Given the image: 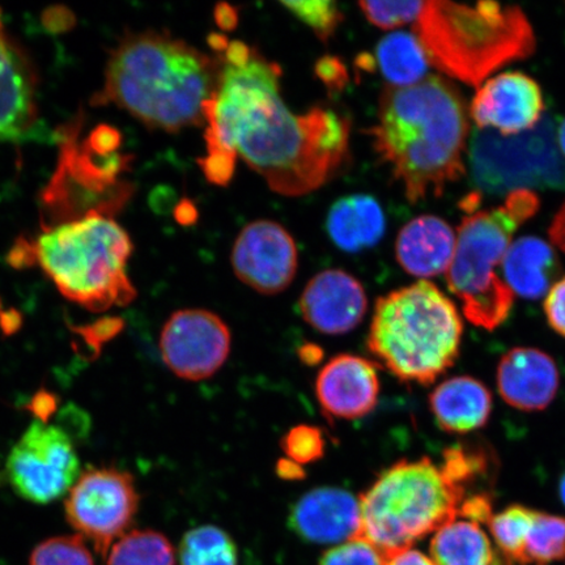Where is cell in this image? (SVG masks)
I'll list each match as a JSON object with an SVG mask.
<instances>
[{
  "label": "cell",
  "mask_w": 565,
  "mask_h": 565,
  "mask_svg": "<svg viewBox=\"0 0 565 565\" xmlns=\"http://www.w3.org/2000/svg\"><path fill=\"white\" fill-rule=\"evenodd\" d=\"M359 7L371 24L380 30L392 31L415 23L423 2H359Z\"/></svg>",
  "instance_id": "cell-32"
},
{
  "label": "cell",
  "mask_w": 565,
  "mask_h": 565,
  "mask_svg": "<svg viewBox=\"0 0 565 565\" xmlns=\"http://www.w3.org/2000/svg\"><path fill=\"white\" fill-rule=\"evenodd\" d=\"M54 399L52 395L41 393L34 398L33 413L39 416L42 422H46L49 415L53 413Z\"/></svg>",
  "instance_id": "cell-43"
},
{
  "label": "cell",
  "mask_w": 565,
  "mask_h": 565,
  "mask_svg": "<svg viewBox=\"0 0 565 565\" xmlns=\"http://www.w3.org/2000/svg\"><path fill=\"white\" fill-rule=\"evenodd\" d=\"M299 308L303 320L327 335L350 333L363 322L369 310L365 289L343 270H324L309 280Z\"/></svg>",
  "instance_id": "cell-15"
},
{
  "label": "cell",
  "mask_w": 565,
  "mask_h": 565,
  "mask_svg": "<svg viewBox=\"0 0 565 565\" xmlns=\"http://www.w3.org/2000/svg\"><path fill=\"white\" fill-rule=\"evenodd\" d=\"M551 244L565 253V202L557 210L548 228Z\"/></svg>",
  "instance_id": "cell-41"
},
{
  "label": "cell",
  "mask_w": 565,
  "mask_h": 565,
  "mask_svg": "<svg viewBox=\"0 0 565 565\" xmlns=\"http://www.w3.org/2000/svg\"><path fill=\"white\" fill-rule=\"evenodd\" d=\"M385 557L369 541L358 536L328 551L318 565H384Z\"/></svg>",
  "instance_id": "cell-34"
},
{
  "label": "cell",
  "mask_w": 565,
  "mask_h": 565,
  "mask_svg": "<svg viewBox=\"0 0 565 565\" xmlns=\"http://www.w3.org/2000/svg\"><path fill=\"white\" fill-rule=\"evenodd\" d=\"M132 250L121 225L97 211L56 225L35 242L42 270L66 299L90 312L136 299L137 289L127 275Z\"/></svg>",
  "instance_id": "cell-6"
},
{
  "label": "cell",
  "mask_w": 565,
  "mask_h": 565,
  "mask_svg": "<svg viewBox=\"0 0 565 565\" xmlns=\"http://www.w3.org/2000/svg\"><path fill=\"white\" fill-rule=\"evenodd\" d=\"M289 527L312 545H342L360 536L359 499L335 487H321L303 494L292 507Z\"/></svg>",
  "instance_id": "cell-17"
},
{
  "label": "cell",
  "mask_w": 565,
  "mask_h": 565,
  "mask_svg": "<svg viewBox=\"0 0 565 565\" xmlns=\"http://www.w3.org/2000/svg\"><path fill=\"white\" fill-rule=\"evenodd\" d=\"M221 53V76L204 105L206 179L227 186L242 159L273 192L300 196L328 183L348 160L351 124L316 106L298 115L281 98V68L242 41Z\"/></svg>",
  "instance_id": "cell-1"
},
{
  "label": "cell",
  "mask_w": 565,
  "mask_h": 565,
  "mask_svg": "<svg viewBox=\"0 0 565 565\" xmlns=\"http://www.w3.org/2000/svg\"><path fill=\"white\" fill-rule=\"evenodd\" d=\"M281 444L287 459L300 466L312 463L322 458L324 454V439L321 430L313 426H307V424L289 430Z\"/></svg>",
  "instance_id": "cell-33"
},
{
  "label": "cell",
  "mask_w": 565,
  "mask_h": 565,
  "mask_svg": "<svg viewBox=\"0 0 565 565\" xmlns=\"http://www.w3.org/2000/svg\"><path fill=\"white\" fill-rule=\"evenodd\" d=\"M139 493L130 472L90 469L76 480L65 501L66 520L106 557L136 519Z\"/></svg>",
  "instance_id": "cell-10"
},
{
  "label": "cell",
  "mask_w": 565,
  "mask_h": 565,
  "mask_svg": "<svg viewBox=\"0 0 565 565\" xmlns=\"http://www.w3.org/2000/svg\"><path fill=\"white\" fill-rule=\"evenodd\" d=\"M469 497L433 459L399 461L359 498L360 536L386 561L455 521Z\"/></svg>",
  "instance_id": "cell-7"
},
{
  "label": "cell",
  "mask_w": 565,
  "mask_h": 565,
  "mask_svg": "<svg viewBox=\"0 0 565 565\" xmlns=\"http://www.w3.org/2000/svg\"><path fill=\"white\" fill-rule=\"evenodd\" d=\"M0 317H2V329L6 331V334H12L13 331L20 328L21 317L17 310H11V312L0 315Z\"/></svg>",
  "instance_id": "cell-44"
},
{
  "label": "cell",
  "mask_w": 565,
  "mask_h": 565,
  "mask_svg": "<svg viewBox=\"0 0 565 565\" xmlns=\"http://www.w3.org/2000/svg\"><path fill=\"white\" fill-rule=\"evenodd\" d=\"M179 556L181 565H238L236 543L214 525L195 527L183 535Z\"/></svg>",
  "instance_id": "cell-27"
},
{
  "label": "cell",
  "mask_w": 565,
  "mask_h": 565,
  "mask_svg": "<svg viewBox=\"0 0 565 565\" xmlns=\"http://www.w3.org/2000/svg\"><path fill=\"white\" fill-rule=\"evenodd\" d=\"M469 164L472 182L484 193L501 195L530 189L565 192V160L551 116L514 137L475 130Z\"/></svg>",
  "instance_id": "cell-9"
},
{
  "label": "cell",
  "mask_w": 565,
  "mask_h": 565,
  "mask_svg": "<svg viewBox=\"0 0 565 565\" xmlns=\"http://www.w3.org/2000/svg\"><path fill=\"white\" fill-rule=\"evenodd\" d=\"M545 313L550 327L565 338V277L551 287L545 300Z\"/></svg>",
  "instance_id": "cell-35"
},
{
  "label": "cell",
  "mask_w": 565,
  "mask_h": 565,
  "mask_svg": "<svg viewBox=\"0 0 565 565\" xmlns=\"http://www.w3.org/2000/svg\"><path fill=\"white\" fill-rule=\"evenodd\" d=\"M38 119L32 71L6 39H0V140L25 136Z\"/></svg>",
  "instance_id": "cell-20"
},
{
  "label": "cell",
  "mask_w": 565,
  "mask_h": 565,
  "mask_svg": "<svg viewBox=\"0 0 565 565\" xmlns=\"http://www.w3.org/2000/svg\"><path fill=\"white\" fill-rule=\"evenodd\" d=\"M318 404L330 418L356 420L371 414L380 395L376 365L362 356L338 355L316 380Z\"/></svg>",
  "instance_id": "cell-16"
},
{
  "label": "cell",
  "mask_w": 565,
  "mask_h": 565,
  "mask_svg": "<svg viewBox=\"0 0 565 565\" xmlns=\"http://www.w3.org/2000/svg\"><path fill=\"white\" fill-rule=\"evenodd\" d=\"M565 556V519L536 512L526 540L524 565H548Z\"/></svg>",
  "instance_id": "cell-29"
},
{
  "label": "cell",
  "mask_w": 565,
  "mask_h": 565,
  "mask_svg": "<svg viewBox=\"0 0 565 565\" xmlns=\"http://www.w3.org/2000/svg\"><path fill=\"white\" fill-rule=\"evenodd\" d=\"M282 7L294 17L307 24L317 38L328 42L342 24L343 13L331 0H310V2H282Z\"/></svg>",
  "instance_id": "cell-31"
},
{
  "label": "cell",
  "mask_w": 565,
  "mask_h": 565,
  "mask_svg": "<svg viewBox=\"0 0 565 565\" xmlns=\"http://www.w3.org/2000/svg\"><path fill=\"white\" fill-rule=\"evenodd\" d=\"M222 62L169 33H129L111 53L97 104H116L150 129L204 125Z\"/></svg>",
  "instance_id": "cell-3"
},
{
  "label": "cell",
  "mask_w": 565,
  "mask_h": 565,
  "mask_svg": "<svg viewBox=\"0 0 565 565\" xmlns=\"http://www.w3.org/2000/svg\"><path fill=\"white\" fill-rule=\"evenodd\" d=\"M42 25L51 33H63L73 30L74 12L63 6H54L42 13Z\"/></svg>",
  "instance_id": "cell-38"
},
{
  "label": "cell",
  "mask_w": 565,
  "mask_h": 565,
  "mask_svg": "<svg viewBox=\"0 0 565 565\" xmlns=\"http://www.w3.org/2000/svg\"><path fill=\"white\" fill-rule=\"evenodd\" d=\"M6 476L20 498L34 504L53 503L79 479V457L65 430L33 422L7 458Z\"/></svg>",
  "instance_id": "cell-11"
},
{
  "label": "cell",
  "mask_w": 565,
  "mask_h": 565,
  "mask_svg": "<svg viewBox=\"0 0 565 565\" xmlns=\"http://www.w3.org/2000/svg\"><path fill=\"white\" fill-rule=\"evenodd\" d=\"M384 565H436L430 557L418 550H405L388 556Z\"/></svg>",
  "instance_id": "cell-40"
},
{
  "label": "cell",
  "mask_w": 565,
  "mask_h": 565,
  "mask_svg": "<svg viewBox=\"0 0 565 565\" xmlns=\"http://www.w3.org/2000/svg\"><path fill=\"white\" fill-rule=\"evenodd\" d=\"M376 66L391 87H409L427 77L429 62L414 33L385 35L376 49Z\"/></svg>",
  "instance_id": "cell-25"
},
{
  "label": "cell",
  "mask_w": 565,
  "mask_h": 565,
  "mask_svg": "<svg viewBox=\"0 0 565 565\" xmlns=\"http://www.w3.org/2000/svg\"><path fill=\"white\" fill-rule=\"evenodd\" d=\"M462 333L455 303L419 280L377 300L369 349L401 381L430 385L456 363Z\"/></svg>",
  "instance_id": "cell-5"
},
{
  "label": "cell",
  "mask_w": 565,
  "mask_h": 565,
  "mask_svg": "<svg viewBox=\"0 0 565 565\" xmlns=\"http://www.w3.org/2000/svg\"><path fill=\"white\" fill-rule=\"evenodd\" d=\"M232 335L221 317L204 309H183L169 317L160 334V353L177 377L214 376L230 356Z\"/></svg>",
  "instance_id": "cell-12"
},
{
  "label": "cell",
  "mask_w": 565,
  "mask_h": 565,
  "mask_svg": "<svg viewBox=\"0 0 565 565\" xmlns=\"http://www.w3.org/2000/svg\"><path fill=\"white\" fill-rule=\"evenodd\" d=\"M7 263L15 268H25L38 263V253H35V243L32 244L30 239L21 237L15 245L11 247Z\"/></svg>",
  "instance_id": "cell-39"
},
{
  "label": "cell",
  "mask_w": 565,
  "mask_h": 565,
  "mask_svg": "<svg viewBox=\"0 0 565 565\" xmlns=\"http://www.w3.org/2000/svg\"><path fill=\"white\" fill-rule=\"evenodd\" d=\"M106 565H174L172 543L154 530H132L109 550Z\"/></svg>",
  "instance_id": "cell-28"
},
{
  "label": "cell",
  "mask_w": 565,
  "mask_h": 565,
  "mask_svg": "<svg viewBox=\"0 0 565 565\" xmlns=\"http://www.w3.org/2000/svg\"><path fill=\"white\" fill-rule=\"evenodd\" d=\"M84 141L95 153L108 157V154L117 153L118 148L122 143V136L116 127L100 125L92 130L88 138Z\"/></svg>",
  "instance_id": "cell-36"
},
{
  "label": "cell",
  "mask_w": 565,
  "mask_h": 565,
  "mask_svg": "<svg viewBox=\"0 0 565 565\" xmlns=\"http://www.w3.org/2000/svg\"><path fill=\"white\" fill-rule=\"evenodd\" d=\"M498 388L508 405L534 413L547 408L559 391L555 360L539 349L515 348L500 359Z\"/></svg>",
  "instance_id": "cell-18"
},
{
  "label": "cell",
  "mask_w": 565,
  "mask_h": 565,
  "mask_svg": "<svg viewBox=\"0 0 565 565\" xmlns=\"http://www.w3.org/2000/svg\"><path fill=\"white\" fill-rule=\"evenodd\" d=\"M429 407L445 433L469 434L489 423L492 394L475 377H454L444 381L430 393Z\"/></svg>",
  "instance_id": "cell-21"
},
{
  "label": "cell",
  "mask_w": 565,
  "mask_h": 565,
  "mask_svg": "<svg viewBox=\"0 0 565 565\" xmlns=\"http://www.w3.org/2000/svg\"><path fill=\"white\" fill-rule=\"evenodd\" d=\"M456 244V233L444 218L422 215L401 230L395 256L407 274L423 279L434 278L448 271Z\"/></svg>",
  "instance_id": "cell-19"
},
{
  "label": "cell",
  "mask_w": 565,
  "mask_h": 565,
  "mask_svg": "<svg viewBox=\"0 0 565 565\" xmlns=\"http://www.w3.org/2000/svg\"><path fill=\"white\" fill-rule=\"evenodd\" d=\"M366 132L409 203L439 198L465 175L468 108L447 77L429 75L414 86L386 87L377 124Z\"/></svg>",
  "instance_id": "cell-2"
},
{
  "label": "cell",
  "mask_w": 565,
  "mask_h": 565,
  "mask_svg": "<svg viewBox=\"0 0 565 565\" xmlns=\"http://www.w3.org/2000/svg\"><path fill=\"white\" fill-rule=\"evenodd\" d=\"M30 565H95V561L81 535H63L35 546Z\"/></svg>",
  "instance_id": "cell-30"
},
{
  "label": "cell",
  "mask_w": 565,
  "mask_h": 565,
  "mask_svg": "<svg viewBox=\"0 0 565 565\" xmlns=\"http://www.w3.org/2000/svg\"><path fill=\"white\" fill-rule=\"evenodd\" d=\"M327 230L339 249L358 253L381 242L385 235L386 218L383 207L373 196L349 195L330 209Z\"/></svg>",
  "instance_id": "cell-23"
},
{
  "label": "cell",
  "mask_w": 565,
  "mask_h": 565,
  "mask_svg": "<svg viewBox=\"0 0 565 565\" xmlns=\"http://www.w3.org/2000/svg\"><path fill=\"white\" fill-rule=\"evenodd\" d=\"M501 268L512 292L529 300L547 295L562 271L554 247L533 236L521 237L513 243Z\"/></svg>",
  "instance_id": "cell-22"
},
{
  "label": "cell",
  "mask_w": 565,
  "mask_h": 565,
  "mask_svg": "<svg viewBox=\"0 0 565 565\" xmlns=\"http://www.w3.org/2000/svg\"><path fill=\"white\" fill-rule=\"evenodd\" d=\"M559 497L565 507V472L559 480Z\"/></svg>",
  "instance_id": "cell-46"
},
{
  "label": "cell",
  "mask_w": 565,
  "mask_h": 565,
  "mask_svg": "<svg viewBox=\"0 0 565 565\" xmlns=\"http://www.w3.org/2000/svg\"><path fill=\"white\" fill-rule=\"evenodd\" d=\"M429 65L478 87L494 71L535 52V33L518 6L498 2H423L414 23Z\"/></svg>",
  "instance_id": "cell-4"
},
{
  "label": "cell",
  "mask_w": 565,
  "mask_h": 565,
  "mask_svg": "<svg viewBox=\"0 0 565 565\" xmlns=\"http://www.w3.org/2000/svg\"><path fill=\"white\" fill-rule=\"evenodd\" d=\"M298 246L279 223L257 221L247 224L233 245V271L258 294L286 291L298 273Z\"/></svg>",
  "instance_id": "cell-13"
},
{
  "label": "cell",
  "mask_w": 565,
  "mask_h": 565,
  "mask_svg": "<svg viewBox=\"0 0 565 565\" xmlns=\"http://www.w3.org/2000/svg\"><path fill=\"white\" fill-rule=\"evenodd\" d=\"M430 554L436 565H493L497 555L482 527L457 519L437 530Z\"/></svg>",
  "instance_id": "cell-24"
},
{
  "label": "cell",
  "mask_w": 565,
  "mask_h": 565,
  "mask_svg": "<svg viewBox=\"0 0 565 565\" xmlns=\"http://www.w3.org/2000/svg\"><path fill=\"white\" fill-rule=\"evenodd\" d=\"M535 511L524 505H511L493 514L489 522L494 548L493 565H524L526 540Z\"/></svg>",
  "instance_id": "cell-26"
},
{
  "label": "cell",
  "mask_w": 565,
  "mask_h": 565,
  "mask_svg": "<svg viewBox=\"0 0 565 565\" xmlns=\"http://www.w3.org/2000/svg\"><path fill=\"white\" fill-rule=\"evenodd\" d=\"M316 74L330 89H342L349 81L348 70L335 56H323L318 61Z\"/></svg>",
  "instance_id": "cell-37"
},
{
  "label": "cell",
  "mask_w": 565,
  "mask_h": 565,
  "mask_svg": "<svg viewBox=\"0 0 565 565\" xmlns=\"http://www.w3.org/2000/svg\"><path fill=\"white\" fill-rule=\"evenodd\" d=\"M540 206V196L533 190H515L500 206L469 212L462 218L447 281L462 302L463 315L476 327L497 330L510 317L514 294L497 270L514 233Z\"/></svg>",
  "instance_id": "cell-8"
},
{
  "label": "cell",
  "mask_w": 565,
  "mask_h": 565,
  "mask_svg": "<svg viewBox=\"0 0 565 565\" xmlns=\"http://www.w3.org/2000/svg\"><path fill=\"white\" fill-rule=\"evenodd\" d=\"M545 113L540 84L525 74L504 73L491 77L477 92L470 106L479 130H497L514 137L534 129Z\"/></svg>",
  "instance_id": "cell-14"
},
{
  "label": "cell",
  "mask_w": 565,
  "mask_h": 565,
  "mask_svg": "<svg viewBox=\"0 0 565 565\" xmlns=\"http://www.w3.org/2000/svg\"><path fill=\"white\" fill-rule=\"evenodd\" d=\"M557 145H559V150L562 154H564L565 159V119L559 126V129L556 130Z\"/></svg>",
  "instance_id": "cell-45"
},
{
  "label": "cell",
  "mask_w": 565,
  "mask_h": 565,
  "mask_svg": "<svg viewBox=\"0 0 565 565\" xmlns=\"http://www.w3.org/2000/svg\"><path fill=\"white\" fill-rule=\"evenodd\" d=\"M217 25L224 31H231L237 25V11L230 4H218L215 11Z\"/></svg>",
  "instance_id": "cell-42"
},
{
  "label": "cell",
  "mask_w": 565,
  "mask_h": 565,
  "mask_svg": "<svg viewBox=\"0 0 565 565\" xmlns=\"http://www.w3.org/2000/svg\"><path fill=\"white\" fill-rule=\"evenodd\" d=\"M0 310H2V302H0Z\"/></svg>",
  "instance_id": "cell-48"
},
{
  "label": "cell",
  "mask_w": 565,
  "mask_h": 565,
  "mask_svg": "<svg viewBox=\"0 0 565 565\" xmlns=\"http://www.w3.org/2000/svg\"><path fill=\"white\" fill-rule=\"evenodd\" d=\"M0 17H2V11H0ZM0 39H4L3 32H2V19H0Z\"/></svg>",
  "instance_id": "cell-47"
}]
</instances>
